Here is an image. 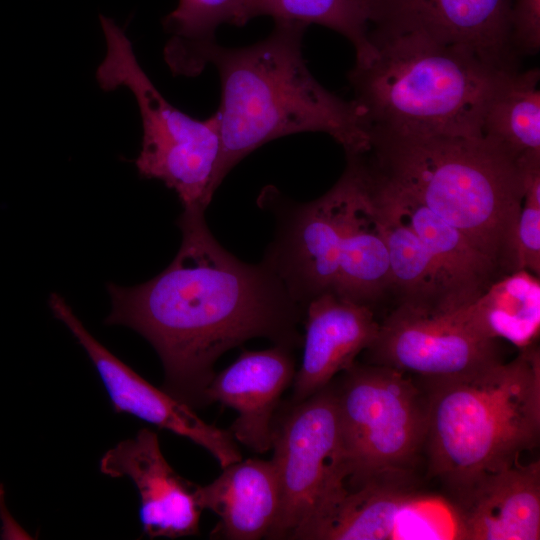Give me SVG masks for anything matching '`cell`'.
I'll list each match as a JSON object with an SVG mask.
<instances>
[{
    "mask_svg": "<svg viewBox=\"0 0 540 540\" xmlns=\"http://www.w3.org/2000/svg\"><path fill=\"white\" fill-rule=\"evenodd\" d=\"M204 211L183 210L182 242L170 265L132 287L109 284V325L142 335L164 369L162 389L191 408L208 406L206 389L226 351L256 337L292 350L305 310L264 262L245 263L212 235Z\"/></svg>",
    "mask_w": 540,
    "mask_h": 540,
    "instance_id": "6da1fadb",
    "label": "cell"
},
{
    "mask_svg": "<svg viewBox=\"0 0 540 540\" xmlns=\"http://www.w3.org/2000/svg\"><path fill=\"white\" fill-rule=\"evenodd\" d=\"M306 28L275 23L257 43L239 48L214 43L206 51L204 62L214 65L221 85L217 187L244 157L290 134H328L346 154L370 149V134L355 101L328 91L310 73L302 52Z\"/></svg>",
    "mask_w": 540,
    "mask_h": 540,
    "instance_id": "7a4b0ae2",
    "label": "cell"
},
{
    "mask_svg": "<svg viewBox=\"0 0 540 540\" xmlns=\"http://www.w3.org/2000/svg\"><path fill=\"white\" fill-rule=\"evenodd\" d=\"M439 217L463 232L501 276L516 271L522 206L519 162L485 138L370 133L363 153Z\"/></svg>",
    "mask_w": 540,
    "mask_h": 540,
    "instance_id": "3957f363",
    "label": "cell"
},
{
    "mask_svg": "<svg viewBox=\"0 0 540 540\" xmlns=\"http://www.w3.org/2000/svg\"><path fill=\"white\" fill-rule=\"evenodd\" d=\"M427 394L429 475L450 500L519 461L540 436V351L534 344L458 378L418 379Z\"/></svg>",
    "mask_w": 540,
    "mask_h": 540,
    "instance_id": "277c9868",
    "label": "cell"
},
{
    "mask_svg": "<svg viewBox=\"0 0 540 540\" xmlns=\"http://www.w3.org/2000/svg\"><path fill=\"white\" fill-rule=\"evenodd\" d=\"M369 38L374 56L348 73L369 134L481 138L486 104L509 72L415 33Z\"/></svg>",
    "mask_w": 540,
    "mask_h": 540,
    "instance_id": "5b68a950",
    "label": "cell"
},
{
    "mask_svg": "<svg viewBox=\"0 0 540 540\" xmlns=\"http://www.w3.org/2000/svg\"><path fill=\"white\" fill-rule=\"evenodd\" d=\"M99 18L107 49L96 79L104 91L125 87L135 97L143 128L141 151L135 160L139 174L173 189L183 210L205 212L218 188L221 139L217 114L199 120L169 103L140 66L125 31L111 18Z\"/></svg>",
    "mask_w": 540,
    "mask_h": 540,
    "instance_id": "8992f818",
    "label": "cell"
},
{
    "mask_svg": "<svg viewBox=\"0 0 540 540\" xmlns=\"http://www.w3.org/2000/svg\"><path fill=\"white\" fill-rule=\"evenodd\" d=\"M333 383L346 488L414 477L425 447L428 399L420 381L395 368L354 363Z\"/></svg>",
    "mask_w": 540,
    "mask_h": 540,
    "instance_id": "52a82bcc",
    "label": "cell"
},
{
    "mask_svg": "<svg viewBox=\"0 0 540 540\" xmlns=\"http://www.w3.org/2000/svg\"><path fill=\"white\" fill-rule=\"evenodd\" d=\"M272 462L280 509L266 539L308 540L347 491L336 396L332 382L277 410Z\"/></svg>",
    "mask_w": 540,
    "mask_h": 540,
    "instance_id": "ba28073f",
    "label": "cell"
},
{
    "mask_svg": "<svg viewBox=\"0 0 540 540\" xmlns=\"http://www.w3.org/2000/svg\"><path fill=\"white\" fill-rule=\"evenodd\" d=\"M353 189L354 174L347 165L336 184L311 202L287 200L273 189L262 194L277 225L262 262L304 310L313 298L333 292Z\"/></svg>",
    "mask_w": 540,
    "mask_h": 540,
    "instance_id": "9c48e42d",
    "label": "cell"
},
{
    "mask_svg": "<svg viewBox=\"0 0 540 540\" xmlns=\"http://www.w3.org/2000/svg\"><path fill=\"white\" fill-rule=\"evenodd\" d=\"M370 35L415 33L459 47L500 72L521 69L510 33L512 0H367Z\"/></svg>",
    "mask_w": 540,
    "mask_h": 540,
    "instance_id": "30bf717a",
    "label": "cell"
},
{
    "mask_svg": "<svg viewBox=\"0 0 540 540\" xmlns=\"http://www.w3.org/2000/svg\"><path fill=\"white\" fill-rule=\"evenodd\" d=\"M371 364L421 380L458 378L500 359L497 341L471 333L448 313H430L399 304L380 323L367 349Z\"/></svg>",
    "mask_w": 540,
    "mask_h": 540,
    "instance_id": "8fae6325",
    "label": "cell"
},
{
    "mask_svg": "<svg viewBox=\"0 0 540 540\" xmlns=\"http://www.w3.org/2000/svg\"><path fill=\"white\" fill-rule=\"evenodd\" d=\"M49 307L86 351L114 410L168 430L208 451L224 468L242 459L229 430L202 420L193 408L158 389L105 348L86 329L64 298L52 293Z\"/></svg>",
    "mask_w": 540,
    "mask_h": 540,
    "instance_id": "7c38bea8",
    "label": "cell"
},
{
    "mask_svg": "<svg viewBox=\"0 0 540 540\" xmlns=\"http://www.w3.org/2000/svg\"><path fill=\"white\" fill-rule=\"evenodd\" d=\"M101 473L127 477L140 499L139 518L149 538L175 539L199 534L200 515L196 484L182 478L162 454L157 433L143 428L100 459Z\"/></svg>",
    "mask_w": 540,
    "mask_h": 540,
    "instance_id": "4fadbf2b",
    "label": "cell"
},
{
    "mask_svg": "<svg viewBox=\"0 0 540 540\" xmlns=\"http://www.w3.org/2000/svg\"><path fill=\"white\" fill-rule=\"evenodd\" d=\"M356 157L373 201L407 225L440 266L452 290L456 310L473 302L501 277L492 261L463 232L381 174L364 154Z\"/></svg>",
    "mask_w": 540,
    "mask_h": 540,
    "instance_id": "5bb4252c",
    "label": "cell"
},
{
    "mask_svg": "<svg viewBox=\"0 0 540 540\" xmlns=\"http://www.w3.org/2000/svg\"><path fill=\"white\" fill-rule=\"evenodd\" d=\"M292 352L281 345L244 351L215 374L206 389L208 405L218 402L237 412L228 430L253 452L265 453L272 447L274 417L296 373Z\"/></svg>",
    "mask_w": 540,
    "mask_h": 540,
    "instance_id": "9a60e30c",
    "label": "cell"
},
{
    "mask_svg": "<svg viewBox=\"0 0 540 540\" xmlns=\"http://www.w3.org/2000/svg\"><path fill=\"white\" fill-rule=\"evenodd\" d=\"M458 539H540V462L516 463L482 475L448 500Z\"/></svg>",
    "mask_w": 540,
    "mask_h": 540,
    "instance_id": "2e32d148",
    "label": "cell"
},
{
    "mask_svg": "<svg viewBox=\"0 0 540 540\" xmlns=\"http://www.w3.org/2000/svg\"><path fill=\"white\" fill-rule=\"evenodd\" d=\"M432 495L417 490L414 477L389 478L347 489L308 540L425 539Z\"/></svg>",
    "mask_w": 540,
    "mask_h": 540,
    "instance_id": "e0dca14e",
    "label": "cell"
},
{
    "mask_svg": "<svg viewBox=\"0 0 540 540\" xmlns=\"http://www.w3.org/2000/svg\"><path fill=\"white\" fill-rule=\"evenodd\" d=\"M303 356L293 380L291 402H300L349 369L377 337L380 323L370 307L333 292L313 298L305 308Z\"/></svg>",
    "mask_w": 540,
    "mask_h": 540,
    "instance_id": "ac0fdd59",
    "label": "cell"
},
{
    "mask_svg": "<svg viewBox=\"0 0 540 540\" xmlns=\"http://www.w3.org/2000/svg\"><path fill=\"white\" fill-rule=\"evenodd\" d=\"M222 470L211 483L195 488L201 509L219 518L210 538H266L280 509V488L272 460L241 459Z\"/></svg>",
    "mask_w": 540,
    "mask_h": 540,
    "instance_id": "d6986e66",
    "label": "cell"
},
{
    "mask_svg": "<svg viewBox=\"0 0 540 540\" xmlns=\"http://www.w3.org/2000/svg\"><path fill=\"white\" fill-rule=\"evenodd\" d=\"M354 189L341 241L333 293L372 306L392 290L388 247L358 160L347 155Z\"/></svg>",
    "mask_w": 540,
    "mask_h": 540,
    "instance_id": "ffe728a7",
    "label": "cell"
},
{
    "mask_svg": "<svg viewBox=\"0 0 540 540\" xmlns=\"http://www.w3.org/2000/svg\"><path fill=\"white\" fill-rule=\"evenodd\" d=\"M448 314L478 337L525 349L536 344L540 332L539 277L527 270L503 275L473 302Z\"/></svg>",
    "mask_w": 540,
    "mask_h": 540,
    "instance_id": "44dd1931",
    "label": "cell"
},
{
    "mask_svg": "<svg viewBox=\"0 0 540 540\" xmlns=\"http://www.w3.org/2000/svg\"><path fill=\"white\" fill-rule=\"evenodd\" d=\"M371 200L388 247L392 290L399 304L430 313L455 311L449 282L432 254L407 225Z\"/></svg>",
    "mask_w": 540,
    "mask_h": 540,
    "instance_id": "7402d4cb",
    "label": "cell"
},
{
    "mask_svg": "<svg viewBox=\"0 0 540 540\" xmlns=\"http://www.w3.org/2000/svg\"><path fill=\"white\" fill-rule=\"evenodd\" d=\"M481 137L517 162L540 156V70L502 76L482 117Z\"/></svg>",
    "mask_w": 540,
    "mask_h": 540,
    "instance_id": "603a6c76",
    "label": "cell"
},
{
    "mask_svg": "<svg viewBox=\"0 0 540 540\" xmlns=\"http://www.w3.org/2000/svg\"><path fill=\"white\" fill-rule=\"evenodd\" d=\"M258 16H270L275 23L318 24L334 30L353 45L358 63L375 54L367 0H241L232 24L243 26Z\"/></svg>",
    "mask_w": 540,
    "mask_h": 540,
    "instance_id": "cb8c5ba5",
    "label": "cell"
},
{
    "mask_svg": "<svg viewBox=\"0 0 540 540\" xmlns=\"http://www.w3.org/2000/svg\"><path fill=\"white\" fill-rule=\"evenodd\" d=\"M241 0H179L163 20L170 34L164 58L175 75L193 77L206 67L204 56L214 44L215 32L232 24Z\"/></svg>",
    "mask_w": 540,
    "mask_h": 540,
    "instance_id": "d4e9b609",
    "label": "cell"
},
{
    "mask_svg": "<svg viewBox=\"0 0 540 540\" xmlns=\"http://www.w3.org/2000/svg\"><path fill=\"white\" fill-rule=\"evenodd\" d=\"M523 199L514 239L515 268L540 275V157L520 162Z\"/></svg>",
    "mask_w": 540,
    "mask_h": 540,
    "instance_id": "484cf974",
    "label": "cell"
},
{
    "mask_svg": "<svg viewBox=\"0 0 540 540\" xmlns=\"http://www.w3.org/2000/svg\"><path fill=\"white\" fill-rule=\"evenodd\" d=\"M511 42L516 53L534 55L540 49V0H512Z\"/></svg>",
    "mask_w": 540,
    "mask_h": 540,
    "instance_id": "4316f807",
    "label": "cell"
}]
</instances>
